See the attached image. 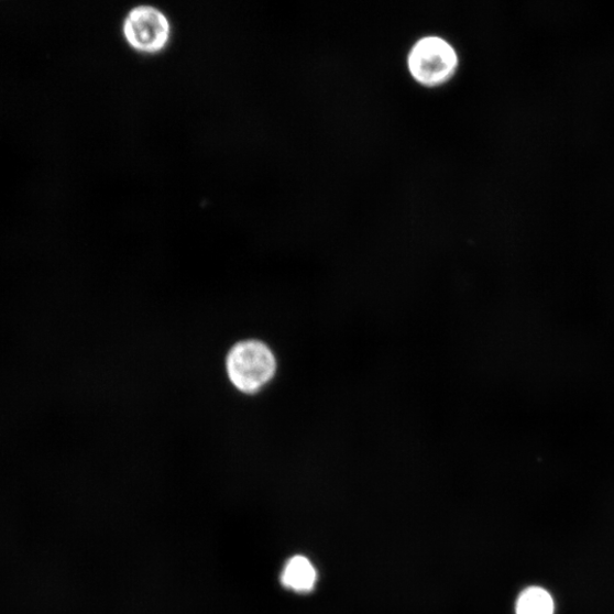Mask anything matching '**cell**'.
<instances>
[{
  "label": "cell",
  "mask_w": 614,
  "mask_h": 614,
  "mask_svg": "<svg viewBox=\"0 0 614 614\" xmlns=\"http://www.w3.org/2000/svg\"><path fill=\"white\" fill-rule=\"evenodd\" d=\"M277 362L271 350L259 340L234 346L227 358V372L233 386L252 394L263 388L276 373Z\"/></svg>",
  "instance_id": "6da1fadb"
},
{
  "label": "cell",
  "mask_w": 614,
  "mask_h": 614,
  "mask_svg": "<svg viewBox=\"0 0 614 614\" xmlns=\"http://www.w3.org/2000/svg\"><path fill=\"white\" fill-rule=\"evenodd\" d=\"M408 72L420 85L429 88L450 81L459 66L454 47L437 36L419 40L407 57Z\"/></svg>",
  "instance_id": "7a4b0ae2"
},
{
  "label": "cell",
  "mask_w": 614,
  "mask_h": 614,
  "mask_svg": "<svg viewBox=\"0 0 614 614\" xmlns=\"http://www.w3.org/2000/svg\"><path fill=\"white\" fill-rule=\"evenodd\" d=\"M122 31L128 45L143 54L161 53L171 37L167 17L150 6L133 8L124 19Z\"/></svg>",
  "instance_id": "3957f363"
},
{
  "label": "cell",
  "mask_w": 614,
  "mask_h": 614,
  "mask_svg": "<svg viewBox=\"0 0 614 614\" xmlns=\"http://www.w3.org/2000/svg\"><path fill=\"white\" fill-rule=\"evenodd\" d=\"M282 582L293 591L310 592L317 582V570L309 559L294 557L285 566Z\"/></svg>",
  "instance_id": "277c9868"
},
{
  "label": "cell",
  "mask_w": 614,
  "mask_h": 614,
  "mask_svg": "<svg viewBox=\"0 0 614 614\" xmlns=\"http://www.w3.org/2000/svg\"><path fill=\"white\" fill-rule=\"evenodd\" d=\"M555 603L551 595L540 588L523 592L517 603V614H553Z\"/></svg>",
  "instance_id": "5b68a950"
}]
</instances>
